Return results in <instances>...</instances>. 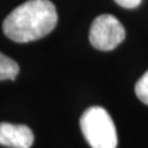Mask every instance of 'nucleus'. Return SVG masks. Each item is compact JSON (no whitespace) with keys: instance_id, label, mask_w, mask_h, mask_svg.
Returning <instances> with one entry per match:
<instances>
[{"instance_id":"1","label":"nucleus","mask_w":148,"mask_h":148,"mask_svg":"<svg viewBox=\"0 0 148 148\" xmlns=\"http://www.w3.org/2000/svg\"><path fill=\"white\" fill-rule=\"evenodd\" d=\"M58 21L56 6L49 0H29L6 16L3 31L18 43L40 40L52 31Z\"/></svg>"},{"instance_id":"2","label":"nucleus","mask_w":148,"mask_h":148,"mask_svg":"<svg viewBox=\"0 0 148 148\" xmlns=\"http://www.w3.org/2000/svg\"><path fill=\"white\" fill-rule=\"evenodd\" d=\"M80 130L91 148H116V127L109 112L100 106H91L80 117Z\"/></svg>"},{"instance_id":"3","label":"nucleus","mask_w":148,"mask_h":148,"mask_svg":"<svg viewBox=\"0 0 148 148\" xmlns=\"http://www.w3.org/2000/svg\"><path fill=\"white\" fill-rule=\"evenodd\" d=\"M126 37V31L122 24L115 16L104 14L92 21L89 31V41L91 46L100 51H112Z\"/></svg>"},{"instance_id":"4","label":"nucleus","mask_w":148,"mask_h":148,"mask_svg":"<svg viewBox=\"0 0 148 148\" xmlns=\"http://www.w3.org/2000/svg\"><path fill=\"white\" fill-rule=\"evenodd\" d=\"M34 133L25 125L0 122V145L10 148H30L34 143Z\"/></svg>"},{"instance_id":"5","label":"nucleus","mask_w":148,"mask_h":148,"mask_svg":"<svg viewBox=\"0 0 148 148\" xmlns=\"http://www.w3.org/2000/svg\"><path fill=\"white\" fill-rule=\"evenodd\" d=\"M18 74V64L0 52V80H14Z\"/></svg>"},{"instance_id":"6","label":"nucleus","mask_w":148,"mask_h":148,"mask_svg":"<svg viewBox=\"0 0 148 148\" xmlns=\"http://www.w3.org/2000/svg\"><path fill=\"white\" fill-rule=\"evenodd\" d=\"M135 91L137 98L140 99L143 104L148 105V71L140 78V80L136 83Z\"/></svg>"},{"instance_id":"7","label":"nucleus","mask_w":148,"mask_h":148,"mask_svg":"<svg viewBox=\"0 0 148 148\" xmlns=\"http://www.w3.org/2000/svg\"><path fill=\"white\" fill-rule=\"evenodd\" d=\"M142 0H115V3L126 9H135L141 4Z\"/></svg>"}]
</instances>
